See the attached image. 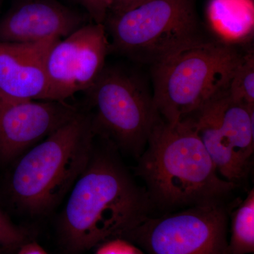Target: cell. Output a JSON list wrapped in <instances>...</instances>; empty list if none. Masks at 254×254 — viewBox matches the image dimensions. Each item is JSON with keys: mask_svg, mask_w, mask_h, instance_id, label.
I'll use <instances>...</instances> for the list:
<instances>
[{"mask_svg": "<svg viewBox=\"0 0 254 254\" xmlns=\"http://www.w3.org/2000/svg\"><path fill=\"white\" fill-rule=\"evenodd\" d=\"M110 52L150 66L175 52L208 41L197 16L195 0H149L121 13H109L104 23Z\"/></svg>", "mask_w": 254, "mask_h": 254, "instance_id": "obj_5", "label": "cell"}, {"mask_svg": "<svg viewBox=\"0 0 254 254\" xmlns=\"http://www.w3.org/2000/svg\"><path fill=\"white\" fill-rule=\"evenodd\" d=\"M3 248L2 247H0V253H1V251H2Z\"/></svg>", "mask_w": 254, "mask_h": 254, "instance_id": "obj_23", "label": "cell"}, {"mask_svg": "<svg viewBox=\"0 0 254 254\" xmlns=\"http://www.w3.org/2000/svg\"><path fill=\"white\" fill-rule=\"evenodd\" d=\"M78 112L65 100L35 101L0 95V160L10 161L22 155Z\"/></svg>", "mask_w": 254, "mask_h": 254, "instance_id": "obj_9", "label": "cell"}, {"mask_svg": "<svg viewBox=\"0 0 254 254\" xmlns=\"http://www.w3.org/2000/svg\"><path fill=\"white\" fill-rule=\"evenodd\" d=\"M59 40L0 42V95L16 100H50L47 57Z\"/></svg>", "mask_w": 254, "mask_h": 254, "instance_id": "obj_11", "label": "cell"}, {"mask_svg": "<svg viewBox=\"0 0 254 254\" xmlns=\"http://www.w3.org/2000/svg\"><path fill=\"white\" fill-rule=\"evenodd\" d=\"M85 93L95 136L120 153L139 158L160 118L142 80L125 68L106 65Z\"/></svg>", "mask_w": 254, "mask_h": 254, "instance_id": "obj_6", "label": "cell"}, {"mask_svg": "<svg viewBox=\"0 0 254 254\" xmlns=\"http://www.w3.org/2000/svg\"><path fill=\"white\" fill-rule=\"evenodd\" d=\"M148 1L149 0H113L109 13L124 12L133 9Z\"/></svg>", "mask_w": 254, "mask_h": 254, "instance_id": "obj_20", "label": "cell"}, {"mask_svg": "<svg viewBox=\"0 0 254 254\" xmlns=\"http://www.w3.org/2000/svg\"><path fill=\"white\" fill-rule=\"evenodd\" d=\"M243 56L235 46L208 40L152 65V94L160 118L180 123L226 93Z\"/></svg>", "mask_w": 254, "mask_h": 254, "instance_id": "obj_4", "label": "cell"}, {"mask_svg": "<svg viewBox=\"0 0 254 254\" xmlns=\"http://www.w3.org/2000/svg\"><path fill=\"white\" fill-rule=\"evenodd\" d=\"M110 41L104 25L86 23L59 40L46 60L50 100H66L91 88L106 66Z\"/></svg>", "mask_w": 254, "mask_h": 254, "instance_id": "obj_8", "label": "cell"}, {"mask_svg": "<svg viewBox=\"0 0 254 254\" xmlns=\"http://www.w3.org/2000/svg\"><path fill=\"white\" fill-rule=\"evenodd\" d=\"M231 230L229 239L230 254L254 252V190L234 208L230 215Z\"/></svg>", "mask_w": 254, "mask_h": 254, "instance_id": "obj_15", "label": "cell"}, {"mask_svg": "<svg viewBox=\"0 0 254 254\" xmlns=\"http://www.w3.org/2000/svg\"><path fill=\"white\" fill-rule=\"evenodd\" d=\"M86 10L95 23L103 24L113 4V0H73Z\"/></svg>", "mask_w": 254, "mask_h": 254, "instance_id": "obj_19", "label": "cell"}, {"mask_svg": "<svg viewBox=\"0 0 254 254\" xmlns=\"http://www.w3.org/2000/svg\"><path fill=\"white\" fill-rule=\"evenodd\" d=\"M94 254H145L143 251L130 241L121 237L110 239L98 245Z\"/></svg>", "mask_w": 254, "mask_h": 254, "instance_id": "obj_18", "label": "cell"}, {"mask_svg": "<svg viewBox=\"0 0 254 254\" xmlns=\"http://www.w3.org/2000/svg\"><path fill=\"white\" fill-rule=\"evenodd\" d=\"M86 17L58 0H14L0 17V42L63 39L86 24Z\"/></svg>", "mask_w": 254, "mask_h": 254, "instance_id": "obj_10", "label": "cell"}, {"mask_svg": "<svg viewBox=\"0 0 254 254\" xmlns=\"http://www.w3.org/2000/svg\"><path fill=\"white\" fill-rule=\"evenodd\" d=\"M95 139L89 114L79 110L72 120L30 148L10 177L15 203L35 215L53 208L86 168Z\"/></svg>", "mask_w": 254, "mask_h": 254, "instance_id": "obj_3", "label": "cell"}, {"mask_svg": "<svg viewBox=\"0 0 254 254\" xmlns=\"http://www.w3.org/2000/svg\"><path fill=\"white\" fill-rule=\"evenodd\" d=\"M223 136L250 168L254 150V106L232 100L227 93L209 103Z\"/></svg>", "mask_w": 254, "mask_h": 254, "instance_id": "obj_13", "label": "cell"}, {"mask_svg": "<svg viewBox=\"0 0 254 254\" xmlns=\"http://www.w3.org/2000/svg\"><path fill=\"white\" fill-rule=\"evenodd\" d=\"M26 233L15 225L0 209V247L12 249L25 243Z\"/></svg>", "mask_w": 254, "mask_h": 254, "instance_id": "obj_17", "label": "cell"}, {"mask_svg": "<svg viewBox=\"0 0 254 254\" xmlns=\"http://www.w3.org/2000/svg\"><path fill=\"white\" fill-rule=\"evenodd\" d=\"M96 136L89 160L70 190L60 217L64 245L74 253L110 239L124 238L153 210L144 187L135 181L120 152L98 136V145Z\"/></svg>", "mask_w": 254, "mask_h": 254, "instance_id": "obj_1", "label": "cell"}, {"mask_svg": "<svg viewBox=\"0 0 254 254\" xmlns=\"http://www.w3.org/2000/svg\"><path fill=\"white\" fill-rule=\"evenodd\" d=\"M185 120L194 128L219 175L227 181L240 185L250 168L242 163L222 134L209 103Z\"/></svg>", "mask_w": 254, "mask_h": 254, "instance_id": "obj_12", "label": "cell"}, {"mask_svg": "<svg viewBox=\"0 0 254 254\" xmlns=\"http://www.w3.org/2000/svg\"><path fill=\"white\" fill-rule=\"evenodd\" d=\"M208 17L219 41L235 46L253 34V0H210Z\"/></svg>", "mask_w": 254, "mask_h": 254, "instance_id": "obj_14", "label": "cell"}, {"mask_svg": "<svg viewBox=\"0 0 254 254\" xmlns=\"http://www.w3.org/2000/svg\"><path fill=\"white\" fill-rule=\"evenodd\" d=\"M3 1H4V0H0V9H1V5H2Z\"/></svg>", "mask_w": 254, "mask_h": 254, "instance_id": "obj_22", "label": "cell"}, {"mask_svg": "<svg viewBox=\"0 0 254 254\" xmlns=\"http://www.w3.org/2000/svg\"><path fill=\"white\" fill-rule=\"evenodd\" d=\"M227 94L232 100L254 106V55L250 51L242 61L230 80Z\"/></svg>", "mask_w": 254, "mask_h": 254, "instance_id": "obj_16", "label": "cell"}, {"mask_svg": "<svg viewBox=\"0 0 254 254\" xmlns=\"http://www.w3.org/2000/svg\"><path fill=\"white\" fill-rule=\"evenodd\" d=\"M17 254H48L46 250L36 242L23 243L20 246Z\"/></svg>", "mask_w": 254, "mask_h": 254, "instance_id": "obj_21", "label": "cell"}, {"mask_svg": "<svg viewBox=\"0 0 254 254\" xmlns=\"http://www.w3.org/2000/svg\"><path fill=\"white\" fill-rule=\"evenodd\" d=\"M235 203L150 216L124 238L148 254H230L229 220Z\"/></svg>", "mask_w": 254, "mask_h": 254, "instance_id": "obj_7", "label": "cell"}, {"mask_svg": "<svg viewBox=\"0 0 254 254\" xmlns=\"http://www.w3.org/2000/svg\"><path fill=\"white\" fill-rule=\"evenodd\" d=\"M153 209L164 213L222 204L240 185L222 178L187 120L159 119L134 168Z\"/></svg>", "mask_w": 254, "mask_h": 254, "instance_id": "obj_2", "label": "cell"}]
</instances>
